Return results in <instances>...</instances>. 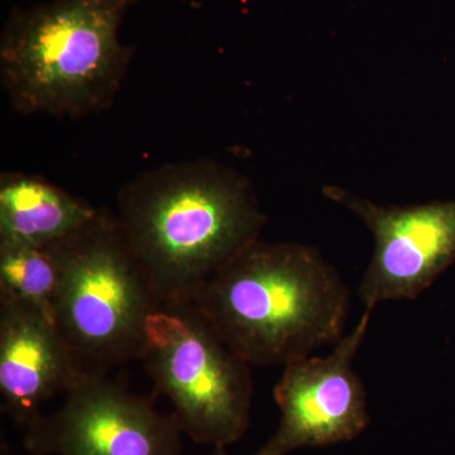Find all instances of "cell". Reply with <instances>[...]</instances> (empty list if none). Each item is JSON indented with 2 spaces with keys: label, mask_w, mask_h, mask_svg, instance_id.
<instances>
[{
  "label": "cell",
  "mask_w": 455,
  "mask_h": 455,
  "mask_svg": "<svg viewBox=\"0 0 455 455\" xmlns=\"http://www.w3.org/2000/svg\"><path fill=\"white\" fill-rule=\"evenodd\" d=\"M116 208L123 235L164 304L193 301L259 241L267 221L248 179L212 160L140 173L119 191Z\"/></svg>",
  "instance_id": "obj_1"
},
{
  "label": "cell",
  "mask_w": 455,
  "mask_h": 455,
  "mask_svg": "<svg viewBox=\"0 0 455 455\" xmlns=\"http://www.w3.org/2000/svg\"><path fill=\"white\" fill-rule=\"evenodd\" d=\"M194 304L251 367L284 366L347 334L352 293L319 250L257 241L203 284Z\"/></svg>",
  "instance_id": "obj_2"
},
{
  "label": "cell",
  "mask_w": 455,
  "mask_h": 455,
  "mask_svg": "<svg viewBox=\"0 0 455 455\" xmlns=\"http://www.w3.org/2000/svg\"><path fill=\"white\" fill-rule=\"evenodd\" d=\"M142 0H49L14 8L0 37V80L14 112L85 118L112 106L133 50L123 20Z\"/></svg>",
  "instance_id": "obj_3"
},
{
  "label": "cell",
  "mask_w": 455,
  "mask_h": 455,
  "mask_svg": "<svg viewBox=\"0 0 455 455\" xmlns=\"http://www.w3.org/2000/svg\"><path fill=\"white\" fill-rule=\"evenodd\" d=\"M60 268L52 322L88 373L140 361L148 317L164 301L132 252L116 215L99 209L50 245Z\"/></svg>",
  "instance_id": "obj_4"
},
{
  "label": "cell",
  "mask_w": 455,
  "mask_h": 455,
  "mask_svg": "<svg viewBox=\"0 0 455 455\" xmlns=\"http://www.w3.org/2000/svg\"><path fill=\"white\" fill-rule=\"evenodd\" d=\"M140 361L184 435L212 448L243 438L253 401L251 366L228 348L194 301L164 302L148 317Z\"/></svg>",
  "instance_id": "obj_5"
},
{
  "label": "cell",
  "mask_w": 455,
  "mask_h": 455,
  "mask_svg": "<svg viewBox=\"0 0 455 455\" xmlns=\"http://www.w3.org/2000/svg\"><path fill=\"white\" fill-rule=\"evenodd\" d=\"M182 434L155 396L134 394L109 374L84 373L61 405L23 429L33 455H181Z\"/></svg>",
  "instance_id": "obj_6"
},
{
  "label": "cell",
  "mask_w": 455,
  "mask_h": 455,
  "mask_svg": "<svg viewBox=\"0 0 455 455\" xmlns=\"http://www.w3.org/2000/svg\"><path fill=\"white\" fill-rule=\"evenodd\" d=\"M323 194L372 233L373 256L358 286L366 309L416 300L455 262V199L385 206L334 185Z\"/></svg>",
  "instance_id": "obj_7"
},
{
  "label": "cell",
  "mask_w": 455,
  "mask_h": 455,
  "mask_svg": "<svg viewBox=\"0 0 455 455\" xmlns=\"http://www.w3.org/2000/svg\"><path fill=\"white\" fill-rule=\"evenodd\" d=\"M372 311H364L331 355H311L284 364L274 388L280 424L253 455H287L348 443L367 429V391L355 372V359L366 339Z\"/></svg>",
  "instance_id": "obj_8"
},
{
  "label": "cell",
  "mask_w": 455,
  "mask_h": 455,
  "mask_svg": "<svg viewBox=\"0 0 455 455\" xmlns=\"http://www.w3.org/2000/svg\"><path fill=\"white\" fill-rule=\"evenodd\" d=\"M85 371L44 311L0 295V398L3 414L26 429L42 407Z\"/></svg>",
  "instance_id": "obj_9"
},
{
  "label": "cell",
  "mask_w": 455,
  "mask_h": 455,
  "mask_svg": "<svg viewBox=\"0 0 455 455\" xmlns=\"http://www.w3.org/2000/svg\"><path fill=\"white\" fill-rule=\"evenodd\" d=\"M99 208L40 176H0V242L50 247L82 229Z\"/></svg>",
  "instance_id": "obj_10"
},
{
  "label": "cell",
  "mask_w": 455,
  "mask_h": 455,
  "mask_svg": "<svg viewBox=\"0 0 455 455\" xmlns=\"http://www.w3.org/2000/svg\"><path fill=\"white\" fill-rule=\"evenodd\" d=\"M59 283L52 248L0 242V295L29 302L52 320Z\"/></svg>",
  "instance_id": "obj_11"
},
{
  "label": "cell",
  "mask_w": 455,
  "mask_h": 455,
  "mask_svg": "<svg viewBox=\"0 0 455 455\" xmlns=\"http://www.w3.org/2000/svg\"><path fill=\"white\" fill-rule=\"evenodd\" d=\"M211 455H229L228 448H212Z\"/></svg>",
  "instance_id": "obj_12"
},
{
  "label": "cell",
  "mask_w": 455,
  "mask_h": 455,
  "mask_svg": "<svg viewBox=\"0 0 455 455\" xmlns=\"http://www.w3.org/2000/svg\"><path fill=\"white\" fill-rule=\"evenodd\" d=\"M25 455H33V454H31V453H27V451H26V454H25Z\"/></svg>",
  "instance_id": "obj_13"
}]
</instances>
